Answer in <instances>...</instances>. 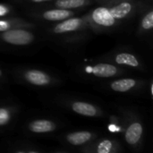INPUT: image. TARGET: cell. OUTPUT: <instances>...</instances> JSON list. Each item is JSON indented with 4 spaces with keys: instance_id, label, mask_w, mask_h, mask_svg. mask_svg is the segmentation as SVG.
<instances>
[{
    "instance_id": "cell-1",
    "label": "cell",
    "mask_w": 153,
    "mask_h": 153,
    "mask_svg": "<svg viewBox=\"0 0 153 153\" xmlns=\"http://www.w3.org/2000/svg\"><path fill=\"white\" fill-rule=\"evenodd\" d=\"M138 6L139 2L136 0L105 3V4L94 8L87 17V21L103 30H117L118 27L134 16Z\"/></svg>"
},
{
    "instance_id": "cell-2",
    "label": "cell",
    "mask_w": 153,
    "mask_h": 153,
    "mask_svg": "<svg viewBox=\"0 0 153 153\" xmlns=\"http://www.w3.org/2000/svg\"><path fill=\"white\" fill-rule=\"evenodd\" d=\"M34 40V33L22 27H15L0 32V41L11 46H28Z\"/></svg>"
},
{
    "instance_id": "cell-3",
    "label": "cell",
    "mask_w": 153,
    "mask_h": 153,
    "mask_svg": "<svg viewBox=\"0 0 153 153\" xmlns=\"http://www.w3.org/2000/svg\"><path fill=\"white\" fill-rule=\"evenodd\" d=\"M87 24V18L82 17H70L61 22H58L54 25L50 31L53 34L64 35L68 33H73L81 30Z\"/></svg>"
},
{
    "instance_id": "cell-4",
    "label": "cell",
    "mask_w": 153,
    "mask_h": 153,
    "mask_svg": "<svg viewBox=\"0 0 153 153\" xmlns=\"http://www.w3.org/2000/svg\"><path fill=\"white\" fill-rule=\"evenodd\" d=\"M22 75L26 82L33 86L46 87L53 82V78L48 74L38 69H28Z\"/></svg>"
},
{
    "instance_id": "cell-5",
    "label": "cell",
    "mask_w": 153,
    "mask_h": 153,
    "mask_svg": "<svg viewBox=\"0 0 153 153\" xmlns=\"http://www.w3.org/2000/svg\"><path fill=\"white\" fill-rule=\"evenodd\" d=\"M144 128L142 122L134 120L130 122L125 130V140L126 143L132 147L138 146L143 135Z\"/></svg>"
},
{
    "instance_id": "cell-6",
    "label": "cell",
    "mask_w": 153,
    "mask_h": 153,
    "mask_svg": "<svg viewBox=\"0 0 153 153\" xmlns=\"http://www.w3.org/2000/svg\"><path fill=\"white\" fill-rule=\"evenodd\" d=\"M76 14V12L74 10L61 9V8H52L42 11L38 16V18L50 22H58L67 18L73 17Z\"/></svg>"
},
{
    "instance_id": "cell-7",
    "label": "cell",
    "mask_w": 153,
    "mask_h": 153,
    "mask_svg": "<svg viewBox=\"0 0 153 153\" xmlns=\"http://www.w3.org/2000/svg\"><path fill=\"white\" fill-rule=\"evenodd\" d=\"M87 71L99 78H110L119 75L120 74V69L117 65L109 63L96 64L93 66L88 67Z\"/></svg>"
},
{
    "instance_id": "cell-8",
    "label": "cell",
    "mask_w": 153,
    "mask_h": 153,
    "mask_svg": "<svg viewBox=\"0 0 153 153\" xmlns=\"http://www.w3.org/2000/svg\"><path fill=\"white\" fill-rule=\"evenodd\" d=\"M56 124L48 119H36L29 123L28 129L32 134H49L56 130Z\"/></svg>"
},
{
    "instance_id": "cell-9",
    "label": "cell",
    "mask_w": 153,
    "mask_h": 153,
    "mask_svg": "<svg viewBox=\"0 0 153 153\" xmlns=\"http://www.w3.org/2000/svg\"><path fill=\"white\" fill-rule=\"evenodd\" d=\"M71 108L74 113L88 117H95L100 113L98 107L84 101H73L71 103Z\"/></svg>"
},
{
    "instance_id": "cell-10",
    "label": "cell",
    "mask_w": 153,
    "mask_h": 153,
    "mask_svg": "<svg viewBox=\"0 0 153 153\" xmlns=\"http://www.w3.org/2000/svg\"><path fill=\"white\" fill-rule=\"evenodd\" d=\"M93 138L94 134L91 132L78 131L68 134L65 136V141L73 146H82L91 142Z\"/></svg>"
},
{
    "instance_id": "cell-11",
    "label": "cell",
    "mask_w": 153,
    "mask_h": 153,
    "mask_svg": "<svg viewBox=\"0 0 153 153\" xmlns=\"http://www.w3.org/2000/svg\"><path fill=\"white\" fill-rule=\"evenodd\" d=\"M114 61L118 65L128 66L130 68L139 69L141 68V62L139 58L129 52H119L115 55Z\"/></svg>"
},
{
    "instance_id": "cell-12",
    "label": "cell",
    "mask_w": 153,
    "mask_h": 153,
    "mask_svg": "<svg viewBox=\"0 0 153 153\" xmlns=\"http://www.w3.org/2000/svg\"><path fill=\"white\" fill-rule=\"evenodd\" d=\"M138 84V81L132 78H124L114 80L109 84V89L116 92H127L134 89Z\"/></svg>"
},
{
    "instance_id": "cell-13",
    "label": "cell",
    "mask_w": 153,
    "mask_h": 153,
    "mask_svg": "<svg viewBox=\"0 0 153 153\" xmlns=\"http://www.w3.org/2000/svg\"><path fill=\"white\" fill-rule=\"evenodd\" d=\"M91 2V0H54V3H52L51 5L56 8L78 10L89 5Z\"/></svg>"
},
{
    "instance_id": "cell-14",
    "label": "cell",
    "mask_w": 153,
    "mask_h": 153,
    "mask_svg": "<svg viewBox=\"0 0 153 153\" xmlns=\"http://www.w3.org/2000/svg\"><path fill=\"white\" fill-rule=\"evenodd\" d=\"M117 145L116 143L108 138L101 139L97 143V145L95 146V149L93 152L97 153H110L117 152Z\"/></svg>"
},
{
    "instance_id": "cell-15",
    "label": "cell",
    "mask_w": 153,
    "mask_h": 153,
    "mask_svg": "<svg viewBox=\"0 0 153 153\" xmlns=\"http://www.w3.org/2000/svg\"><path fill=\"white\" fill-rule=\"evenodd\" d=\"M141 29L144 31H152L153 29V11L151 9L144 13L141 20Z\"/></svg>"
},
{
    "instance_id": "cell-16",
    "label": "cell",
    "mask_w": 153,
    "mask_h": 153,
    "mask_svg": "<svg viewBox=\"0 0 153 153\" xmlns=\"http://www.w3.org/2000/svg\"><path fill=\"white\" fill-rule=\"evenodd\" d=\"M23 24L19 23L17 21L14 20H8L4 18H0V32L7 30L12 28L15 27H22Z\"/></svg>"
},
{
    "instance_id": "cell-17",
    "label": "cell",
    "mask_w": 153,
    "mask_h": 153,
    "mask_svg": "<svg viewBox=\"0 0 153 153\" xmlns=\"http://www.w3.org/2000/svg\"><path fill=\"white\" fill-rule=\"evenodd\" d=\"M12 118V112L8 108H0V126H6L10 123Z\"/></svg>"
},
{
    "instance_id": "cell-18",
    "label": "cell",
    "mask_w": 153,
    "mask_h": 153,
    "mask_svg": "<svg viewBox=\"0 0 153 153\" xmlns=\"http://www.w3.org/2000/svg\"><path fill=\"white\" fill-rule=\"evenodd\" d=\"M11 11L12 10L9 6L4 4H0V18H5L6 16H8Z\"/></svg>"
},
{
    "instance_id": "cell-19",
    "label": "cell",
    "mask_w": 153,
    "mask_h": 153,
    "mask_svg": "<svg viewBox=\"0 0 153 153\" xmlns=\"http://www.w3.org/2000/svg\"><path fill=\"white\" fill-rule=\"evenodd\" d=\"M30 3H34V4H42V3H47V2H51L54 0H27Z\"/></svg>"
},
{
    "instance_id": "cell-20",
    "label": "cell",
    "mask_w": 153,
    "mask_h": 153,
    "mask_svg": "<svg viewBox=\"0 0 153 153\" xmlns=\"http://www.w3.org/2000/svg\"><path fill=\"white\" fill-rule=\"evenodd\" d=\"M2 75H3V72H2V71H1V69H0V77H1Z\"/></svg>"
},
{
    "instance_id": "cell-21",
    "label": "cell",
    "mask_w": 153,
    "mask_h": 153,
    "mask_svg": "<svg viewBox=\"0 0 153 153\" xmlns=\"http://www.w3.org/2000/svg\"><path fill=\"white\" fill-rule=\"evenodd\" d=\"M106 1H107V2H108V1H109V0H106Z\"/></svg>"
}]
</instances>
